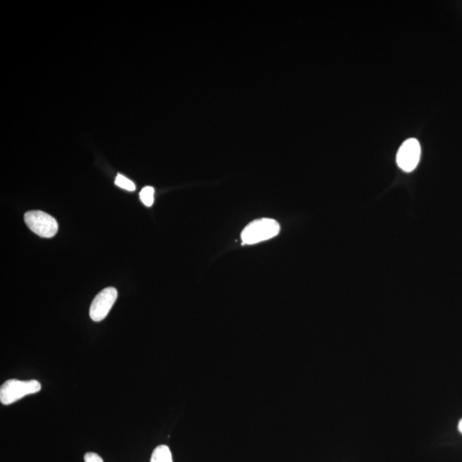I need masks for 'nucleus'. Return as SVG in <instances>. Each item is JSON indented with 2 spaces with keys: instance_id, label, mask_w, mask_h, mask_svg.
I'll list each match as a JSON object with an SVG mask.
<instances>
[{
  "instance_id": "f257e3e1",
  "label": "nucleus",
  "mask_w": 462,
  "mask_h": 462,
  "mask_svg": "<svg viewBox=\"0 0 462 462\" xmlns=\"http://www.w3.org/2000/svg\"><path fill=\"white\" fill-rule=\"evenodd\" d=\"M280 232V225L272 218H261L250 223L242 230L241 238L242 244L253 245L269 240Z\"/></svg>"
},
{
  "instance_id": "f03ea898",
  "label": "nucleus",
  "mask_w": 462,
  "mask_h": 462,
  "mask_svg": "<svg viewBox=\"0 0 462 462\" xmlns=\"http://www.w3.org/2000/svg\"><path fill=\"white\" fill-rule=\"evenodd\" d=\"M41 389L37 380H7L0 388V401L4 405H11L26 396L38 393Z\"/></svg>"
},
{
  "instance_id": "7ed1b4c3",
  "label": "nucleus",
  "mask_w": 462,
  "mask_h": 462,
  "mask_svg": "<svg viewBox=\"0 0 462 462\" xmlns=\"http://www.w3.org/2000/svg\"><path fill=\"white\" fill-rule=\"evenodd\" d=\"M25 220L27 226L41 237H54L58 230L57 220L42 211H30L26 213Z\"/></svg>"
},
{
  "instance_id": "20e7f679",
  "label": "nucleus",
  "mask_w": 462,
  "mask_h": 462,
  "mask_svg": "<svg viewBox=\"0 0 462 462\" xmlns=\"http://www.w3.org/2000/svg\"><path fill=\"white\" fill-rule=\"evenodd\" d=\"M421 154L420 142L416 139H408L402 143L397 155L398 166L405 173H411L419 165Z\"/></svg>"
},
{
  "instance_id": "39448f33",
  "label": "nucleus",
  "mask_w": 462,
  "mask_h": 462,
  "mask_svg": "<svg viewBox=\"0 0 462 462\" xmlns=\"http://www.w3.org/2000/svg\"><path fill=\"white\" fill-rule=\"evenodd\" d=\"M118 298L117 289L109 287L99 292L92 302L89 316L91 320L95 322L102 321L105 318L115 304Z\"/></svg>"
},
{
  "instance_id": "423d86ee",
  "label": "nucleus",
  "mask_w": 462,
  "mask_h": 462,
  "mask_svg": "<svg viewBox=\"0 0 462 462\" xmlns=\"http://www.w3.org/2000/svg\"><path fill=\"white\" fill-rule=\"evenodd\" d=\"M151 462H173V455L168 446H158L151 456Z\"/></svg>"
},
{
  "instance_id": "0eeeda50",
  "label": "nucleus",
  "mask_w": 462,
  "mask_h": 462,
  "mask_svg": "<svg viewBox=\"0 0 462 462\" xmlns=\"http://www.w3.org/2000/svg\"><path fill=\"white\" fill-rule=\"evenodd\" d=\"M154 189L153 187H145L140 193V199L143 204L146 206H153L154 201Z\"/></svg>"
},
{
  "instance_id": "6e6552de",
  "label": "nucleus",
  "mask_w": 462,
  "mask_h": 462,
  "mask_svg": "<svg viewBox=\"0 0 462 462\" xmlns=\"http://www.w3.org/2000/svg\"><path fill=\"white\" fill-rule=\"evenodd\" d=\"M115 183L116 185L119 187V188H122L128 191L135 190V183L132 181H130V179L123 177V175H118V177H116Z\"/></svg>"
},
{
  "instance_id": "1a4fd4ad",
  "label": "nucleus",
  "mask_w": 462,
  "mask_h": 462,
  "mask_svg": "<svg viewBox=\"0 0 462 462\" xmlns=\"http://www.w3.org/2000/svg\"><path fill=\"white\" fill-rule=\"evenodd\" d=\"M85 462H104L102 458L96 453L89 452L85 456Z\"/></svg>"
},
{
  "instance_id": "9d476101",
  "label": "nucleus",
  "mask_w": 462,
  "mask_h": 462,
  "mask_svg": "<svg viewBox=\"0 0 462 462\" xmlns=\"http://www.w3.org/2000/svg\"><path fill=\"white\" fill-rule=\"evenodd\" d=\"M458 428H459V431L462 433V419L460 421L459 425H458Z\"/></svg>"
}]
</instances>
